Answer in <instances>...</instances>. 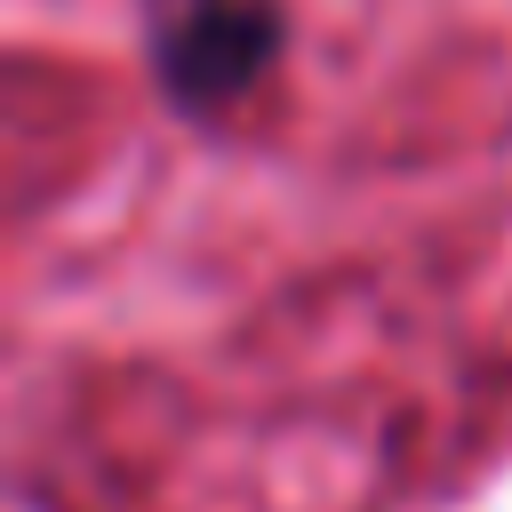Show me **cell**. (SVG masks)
<instances>
[{
    "label": "cell",
    "mask_w": 512,
    "mask_h": 512,
    "mask_svg": "<svg viewBox=\"0 0 512 512\" xmlns=\"http://www.w3.org/2000/svg\"><path fill=\"white\" fill-rule=\"evenodd\" d=\"M272 48H280V16L272 8H256V0H208L184 24L160 32L152 64H160V80H168L176 104H224V96H240L272 64Z\"/></svg>",
    "instance_id": "obj_1"
}]
</instances>
